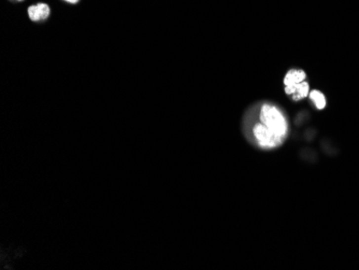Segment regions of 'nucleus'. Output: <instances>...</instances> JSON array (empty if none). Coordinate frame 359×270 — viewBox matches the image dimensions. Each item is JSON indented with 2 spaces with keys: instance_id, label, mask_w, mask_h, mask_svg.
<instances>
[{
  "instance_id": "f257e3e1",
  "label": "nucleus",
  "mask_w": 359,
  "mask_h": 270,
  "mask_svg": "<svg viewBox=\"0 0 359 270\" xmlns=\"http://www.w3.org/2000/svg\"><path fill=\"white\" fill-rule=\"evenodd\" d=\"M260 123H263L266 127L272 130L281 138H284L287 133V122L276 106L273 105H264L260 109Z\"/></svg>"
},
{
  "instance_id": "f03ea898",
  "label": "nucleus",
  "mask_w": 359,
  "mask_h": 270,
  "mask_svg": "<svg viewBox=\"0 0 359 270\" xmlns=\"http://www.w3.org/2000/svg\"><path fill=\"white\" fill-rule=\"evenodd\" d=\"M253 134L255 139L264 148H275L279 146L283 139V138L278 136L272 130L266 127L263 123H259L254 126Z\"/></svg>"
},
{
  "instance_id": "7ed1b4c3",
  "label": "nucleus",
  "mask_w": 359,
  "mask_h": 270,
  "mask_svg": "<svg viewBox=\"0 0 359 270\" xmlns=\"http://www.w3.org/2000/svg\"><path fill=\"white\" fill-rule=\"evenodd\" d=\"M285 93L288 96H290L293 100L298 101L303 98H306L310 94V86L309 83L303 81L301 83L295 84V85H289L285 86Z\"/></svg>"
},
{
  "instance_id": "20e7f679",
  "label": "nucleus",
  "mask_w": 359,
  "mask_h": 270,
  "mask_svg": "<svg viewBox=\"0 0 359 270\" xmlns=\"http://www.w3.org/2000/svg\"><path fill=\"white\" fill-rule=\"evenodd\" d=\"M51 14V9L46 3H37L28 8L29 19L33 22L45 21Z\"/></svg>"
},
{
  "instance_id": "39448f33",
  "label": "nucleus",
  "mask_w": 359,
  "mask_h": 270,
  "mask_svg": "<svg viewBox=\"0 0 359 270\" xmlns=\"http://www.w3.org/2000/svg\"><path fill=\"white\" fill-rule=\"evenodd\" d=\"M307 75L301 69H290L284 77V85H295V84L301 83L306 80Z\"/></svg>"
},
{
  "instance_id": "423d86ee",
  "label": "nucleus",
  "mask_w": 359,
  "mask_h": 270,
  "mask_svg": "<svg viewBox=\"0 0 359 270\" xmlns=\"http://www.w3.org/2000/svg\"><path fill=\"white\" fill-rule=\"evenodd\" d=\"M309 97H310V99H311V100L313 101V103H314V106H315L316 108H318L319 110L325 109L327 101H326L325 95L322 94L321 92L318 91V89H314V91L310 92V94H309Z\"/></svg>"
},
{
  "instance_id": "0eeeda50",
  "label": "nucleus",
  "mask_w": 359,
  "mask_h": 270,
  "mask_svg": "<svg viewBox=\"0 0 359 270\" xmlns=\"http://www.w3.org/2000/svg\"><path fill=\"white\" fill-rule=\"evenodd\" d=\"M65 1L66 2H69V3H78L79 2V0H65Z\"/></svg>"
},
{
  "instance_id": "6e6552de",
  "label": "nucleus",
  "mask_w": 359,
  "mask_h": 270,
  "mask_svg": "<svg viewBox=\"0 0 359 270\" xmlns=\"http://www.w3.org/2000/svg\"><path fill=\"white\" fill-rule=\"evenodd\" d=\"M11 1H16V2H21L23 0H11Z\"/></svg>"
}]
</instances>
